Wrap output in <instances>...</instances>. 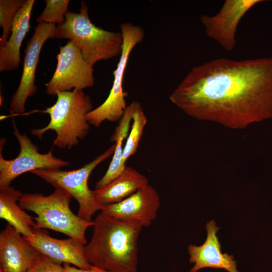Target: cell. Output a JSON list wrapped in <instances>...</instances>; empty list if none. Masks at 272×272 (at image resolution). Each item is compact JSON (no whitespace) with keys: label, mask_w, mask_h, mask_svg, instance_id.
Returning <instances> with one entry per match:
<instances>
[{"label":"cell","mask_w":272,"mask_h":272,"mask_svg":"<svg viewBox=\"0 0 272 272\" xmlns=\"http://www.w3.org/2000/svg\"><path fill=\"white\" fill-rule=\"evenodd\" d=\"M170 100L189 116L233 129L272 118V57L217 58L193 67Z\"/></svg>","instance_id":"obj_1"},{"label":"cell","mask_w":272,"mask_h":272,"mask_svg":"<svg viewBox=\"0 0 272 272\" xmlns=\"http://www.w3.org/2000/svg\"><path fill=\"white\" fill-rule=\"evenodd\" d=\"M93 227L91 238L85 246L89 262L109 272H137L138 241L143 227L102 212Z\"/></svg>","instance_id":"obj_2"},{"label":"cell","mask_w":272,"mask_h":272,"mask_svg":"<svg viewBox=\"0 0 272 272\" xmlns=\"http://www.w3.org/2000/svg\"><path fill=\"white\" fill-rule=\"evenodd\" d=\"M81 6L79 13L67 12L65 22L57 26L54 38L73 42L93 66L99 61L120 56L123 44L121 32L96 26L90 19L87 3L83 1Z\"/></svg>","instance_id":"obj_3"},{"label":"cell","mask_w":272,"mask_h":272,"mask_svg":"<svg viewBox=\"0 0 272 272\" xmlns=\"http://www.w3.org/2000/svg\"><path fill=\"white\" fill-rule=\"evenodd\" d=\"M56 96L55 104L44 111L49 115L48 124L42 128L33 129L31 132L41 140L46 132L54 130L56 136L53 145L71 149L89 132L90 124L87 115L93 109V104L90 97L82 90L57 92Z\"/></svg>","instance_id":"obj_4"},{"label":"cell","mask_w":272,"mask_h":272,"mask_svg":"<svg viewBox=\"0 0 272 272\" xmlns=\"http://www.w3.org/2000/svg\"><path fill=\"white\" fill-rule=\"evenodd\" d=\"M72 196L60 188H55L50 195L40 193H23L19 205L23 210L35 213L33 229H49L87 244L86 232L94 221H86L71 210Z\"/></svg>","instance_id":"obj_5"},{"label":"cell","mask_w":272,"mask_h":272,"mask_svg":"<svg viewBox=\"0 0 272 272\" xmlns=\"http://www.w3.org/2000/svg\"><path fill=\"white\" fill-rule=\"evenodd\" d=\"M115 147L114 143L103 153L78 169L71 171L60 169L36 170L31 173L55 188H60L67 192L78 202L77 215L86 221H92L93 216L101 210L102 206L97 200L94 190L89 188L88 179L98 165L113 155Z\"/></svg>","instance_id":"obj_6"},{"label":"cell","mask_w":272,"mask_h":272,"mask_svg":"<svg viewBox=\"0 0 272 272\" xmlns=\"http://www.w3.org/2000/svg\"><path fill=\"white\" fill-rule=\"evenodd\" d=\"M123 39L121 54L113 72V81L108 97L100 105L89 112L87 119L90 124L99 127L103 122L119 121L127 107L123 91L124 76L131 52L144 39L143 29L129 22L120 25Z\"/></svg>","instance_id":"obj_7"},{"label":"cell","mask_w":272,"mask_h":272,"mask_svg":"<svg viewBox=\"0 0 272 272\" xmlns=\"http://www.w3.org/2000/svg\"><path fill=\"white\" fill-rule=\"evenodd\" d=\"M57 60L56 70L46 84L48 94L56 96L57 92L72 89L83 90L93 86V66L84 59L80 49L73 42L69 41L60 47Z\"/></svg>","instance_id":"obj_8"},{"label":"cell","mask_w":272,"mask_h":272,"mask_svg":"<svg viewBox=\"0 0 272 272\" xmlns=\"http://www.w3.org/2000/svg\"><path fill=\"white\" fill-rule=\"evenodd\" d=\"M13 133L17 139L20 151L11 160L5 159L0 152V189L10 186L12 181L22 174L36 170L60 169L70 163L54 157L52 151L45 154L39 152V148L25 134H21L15 123H13Z\"/></svg>","instance_id":"obj_9"},{"label":"cell","mask_w":272,"mask_h":272,"mask_svg":"<svg viewBox=\"0 0 272 272\" xmlns=\"http://www.w3.org/2000/svg\"><path fill=\"white\" fill-rule=\"evenodd\" d=\"M56 28L55 24L38 23L32 37L28 42L20 82L10 104L12 113H24L27 99L37 92L38 88L35 84V74L40 51L47 40L54 38Z\"/></svg>","instance_id":"obj_10"},{"label":"cell","mask_w":272,"mask_h":272,"mask_svg":"<svg viewBox=\"0 0 272 272\" xmlns=\"http://www.w3.org/2000/svg\"><path fill=\"white\" fill-rule=\"evenodd\" d=\"M261 0H226L214 16L200 17L207 36L217 42L227 51L236 44L235 35L238 24L245 14Z\"/></svg>","instance_id":"obj_11"},{"label":"cell","mask_w":272,"mask_h":272,"mask_svg":"<svg viewBox=\"0 0 272 272\" xmlns=\"http://www.w3.org/2000/svg\"><path fill=\"white\" fill-rule=\"evenodd\" d=\"M161 206L156 189L148 185L122 201L103 206L101 212L114 218L150 226L156 219Z\"/></svg>","instance_id":"obj_12"},{"label":"cell","mask_w":272,"mask_h":272,"mask_svg":"<svg viewBox=\"0 0 272 272\" xmlns=\"http://www.w3.org/2000/svg\"><path fill=\"white\" fill-rule=\"evenodd\" d=\"M24 238L41 254L55 262L82 269H89L92 265L86 256L85 245L74 239H56L43 229H33L31 236Z\"/></svg>","instance_id":"obj_13"},{"label":"cell","mask_w":272,"mask_h":272,"mask_svg":"<svg viewBox=\"0 0 272 272\" xmlns=\"http://www.w3.org/2000/svg\"><path fill=\"white\" fill-rule=\"evenodd\" d=\"M41 254L15 228L7 224L0 233V270L26 272Z\"/></svg>","instance_id":"obj_14"},{"label":"cell","mask_w":272,"mask_h":272,"mask_svg":"<svg viewBox=\"0 0 272 272\" xmlns=\"http://www.w3.org/2000/svg\"><path fill=\"white\" fill-rule=\"evenodd\" d=\"M206 228L207 237L204 243L200 246L190 245L188 246L189 262L194 263L190 272H197L206 267L239 272L234 256L226 253H222L221 251V244L216 235L220 228L217 226L215 221L208 222Z\"/></svg>","instance_id":"obj_15"},{"label":"cell","mask_w":272,"mask_h":272,"mask_svg":"<svg viewBox=\"0 0 272 272\" xmlns=\"http://www.w3.org/2000/svg\"><path fill=\"white\" fill-rule=\"evenodd\" d=\"M34 0H27L18 13L11 34L5 45L0 47V71H11L20 65V48L30 28L31 16Z\"/></svg>","instance_id":"obj_16"},{"label":"cell","mask_w":272,"mask_h":272,"mask_svg":"<svg viewBox=\"0 0 272 272\" xmlns=\"http://www.w3.org/2000/svg\"><path fill=\"white\" fill-rule=\"evenodd\" d=\"M149 185L147 177L132 167L125 166L121 173L104 188L94 190L103 206L122 201Z\"/></svg>","instance_id":"obj_17"},{"label":"cell","mask_w":272,"mask_h":272,"mask_svg":"<svg viewBox=\"0 0 272 272\" xmlns=\"http://www.w3.org/2000/svg\"><path fill=\"white\" fill-rule=\"evenodd\" d=\"M22 194L11 186L0 189V218L6 220L24 237H29L33 234L35 222L34 218L17 203Z\"/></svg>","instance_id":"obj_18"},{"label":"cell","mask_w":272,"mask_h":272,"mask_svg":"<svg viewBox=\"0 0 272 272\" xmlns=\"http://www.w3.org/2000/svg\"><path fill=\"white\" fill-rule=\"evenodd\" d=\"M137 103V101H134L127 106L123 116L119 121V124L110 139V141L114 142L116 145L115 151L107 171L97 182L95 190L102 189L107 186L117 177L124 168L121 165L123 149L122 143L129 133L130 124L132 121Z\"/></svg>","instance_id":"obj_19"},{"label":"cell","mask_w":272,"mask_h":272,"mask_svg":"<svg viewBox=\"0 0 272 272\" xmlns=\"http://www.w3.org/2000/svg\"><path fill=\"white\" fill-rule=\"evenodd\" d=\"M147 120L140 103L137 102L132 116L131 129L123 147L121 160L123 168L126 166V161L137 152Z\"/></svg>","instance_id":"obj_20"},{"label":"cell","mask_w":272,"mask_h":272,"mask_svg":"<svg viewBox=\"0 0 272 272\" xmlns=\"http://www.w3.org/2000/svg\"><path fill=\"white\" fill-rule=\"evenodd\" d=\"M25 2V0L0 1V26L3 29L0 47H3L8 40L14 20Z\"/></svg>","instance_id":"obj_21"},{"label":"cell","mask_w":272,"mask_h":272,"mask_svg":"<svg viewBox=\"0 0 272 272\" xmlns=\"http://www.w3.org/2000/svg\"><path fill=\"white\" fill-rule=\"evenodd\" d=\"M46 6L37 18L38 23L57 24L60 25L65 20V15L70 3L69 0H46L45 1Z\"/></svg>","instance_id":"obj_22"},{"label":"cell","mask_w":272,"mask_h":272,"mask_svg":"<svg viewBox=\"0 0 272 272\" xmlns=\"http://www.w3.org/2000/svg\"><path fill=\"white\" fill-rule=\"evenodd\" d=\"M26 272H65L63 266L40 254Z\"/></svg>","instance_id":"obj_23"},{"label":"cell","mask_w":272,"mask_h":272,"mask_svg":"<svg viewBox=\"0 0 272 272\" xmlns=\"http://www.w3.org/2000/svg\"><path fill=\"white\" fill-rule=\"evenodd\" d=\"M63 266L65 272H109L92 265L89 269L80 268L67 263H64Z\"/></svg>","instance_id":"obj_24"},{"label":"cell","mask_w":272,"mask_h":272,"mask_svg":"<svg viewBox=\"0 0 272 272\" xmlns=\"http://www.w3.org/2000/svg\"><path fill=\"white\" fill-rule=\"evenodd\" d=\"M0 272H4V271H3L2 270H0Z\"/></svg>","instance_id":"obj_25"}]
</instances>
